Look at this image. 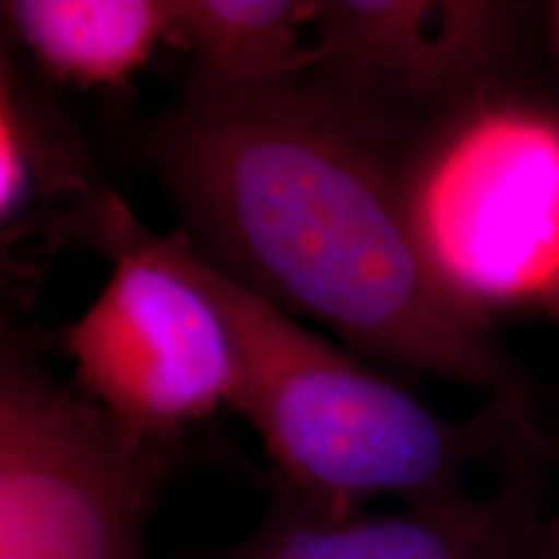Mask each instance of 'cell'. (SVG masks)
Here are the masks:
<instances>
[{"mask_svg": "<svg viewBox=\"0 0 559 559\" xmlns=\"http://www.w3.org/2000/svg\"><path fill=\"white\" fill-rule=\"evenodd\" d=\"M547 461L500 477L487 495H461L391 513L319 506L280 487L239 542L179 559H521L547 513Z\"/></svg>", "mask_w": 559, "mask_h": 559, "instance_id": "cell-7", "label": "cell"}, {"mask_svg": "<svg viewBox=\"0 0 559 559\" xmlns=\"http://www.w3.org/2000/svg\"><path fill=\"white\" fill-rule=\"evenodd\" d=\"M164 449L0 340V559H145Z\"/></svg>", "mask_w": 559, "mask_h": 559, "instance_id": "cell-5", "label": "cell"}, {"mask_svg": "<svg viewBox=\"0 0 559 559\" xmlns=\"http://www.w3.org/2000/svg\"><path fill=\"white\" fill-rule=\"evenodd\" d=\"M521 32L500 0H313L304 73L412 135L498 91Z\"/></svg>", "mask_w": 559, "mask_h": 559, "instance_id": "cell-6", "label": "cell"}, {"mask_svg": "<svg viewBox=\"0 0 559 559\" xmlns=\"http://www.w3.org/2000/svg\"><path fill=\"white\" fill-rule=\"evenodd\" d=\"M409 218L474 309L559 311V115L492 91L412 132Z\"/></svg>", "mask_w": 559, "mask_h": 559, "instance_id": "cell-3", "label": "cell"}, {"mask_svg": "<svg viewBox=\"0 0 559 559\" xmlns=\"http://www.w3.org/2000/svg\"><path fill=\"white\" fill-rule=\"evenodd\" d=\"M153 239L218 306L239 362L234 409L247 417L290 492L330 508H366L379 498L428 506L469 492L474 464L498 466L502 477L547 459L542 428L489 404L469 419L438 415L185 241Z\"/></svg>", "mask_w": 559, "mask_h": 559, "instance_id": "cell-2", "label": "cell"}, {"mask_svg": "<svg viewBox=\"0 0 559 559\" xmlns=\"http://www.w3.org/2000/svg\"><path fill=\"white\" fill-rule=\"evenodd\" d=\"M26 185V158L13 122L9 96L0 83V218L11 213Z\"/></svg>", "mask_w": 559, "mask_h": 559, "instance_id": "cell-10", "label": "cell"}, {"mask_svg": "<svg viewBox=\"0 0 559 559\" xmlns=\"http://www.w3.org/2000/svg\"><path fill=\"white\" fill-rule=\"evenodd\" d=\"M555 32H557V41H559V5H555Z\"/></svg>", "mask_w": 559, "mask_h": 559, "instance_id": "cell-12", "label": "cell"}, {"mask_svg": "<svg viewBox=\"0 0 559 559\" xmlns=\"http://www.w3.org/2000/svg\"><path fill=\"white\" fill-rule=\"evenodd\" d=\"M409 132L300 75L241 104L181 99L151 158L187 247L362 355L487 396L539 428L534 389L492 319L432 267L402 192Z\"/></svg>", "mask_w": 559, "mask_h": 559, "instance_id": "cell-1", "label": "cell"}, {"mask_svg": "<svg viewBox=\"0 0 559 559\" xmlns=\"http://www.w3.org/2000/svg\"><path fill=\"white\" fill-rule=\"evenodd\" d=\"M313 0H171V37L190 52L185 99L241 104L304 75Z\"/></svg>", "mask_w": 559, "mask_h": 559, "instance_id": "cell-8", "label": "cell"}, {"mask_svg": "<svg viewBox=\"0 0 559 559\" xmlns=\"http://www.w3.org/2000/svg\"><path fill=\"white\" fill-rule=\"evenodd\" d=\"M0 19L50 73L79 86L128 81L171 37V0H9Z\"/></svg>", "mask_w": 559, "mask_h": 559, "instance_id": "cell-9", "label": "cell"}, {"mask_svg": "<svg viewBox=\"0 0 559 559\" xmlns=\"http://www.w3.org/2000/svg\"><path fill=\"white\" fill-rule=\"evenodd\" d=\"M521 559H559V513H544Z\"/></svg>", "mask_w": 559, "mask_h": 559, "instance_id": "cell-11", "label": "cell"}, {"mask_svg": "<svg viewBox=\"0 0 559 559\" xmlns=\"http://www.w3.org/2000/svg\"><path fill=\"white\" fill-rule=\"evenodd\" d=\"M91 236L111 270L68 326L79 391L138 443L166 449L221 409H234L239 362L218 306L166 260L153 230L115 194L91 210Z\"/></svg>", "mask_w": 559, "mask_h": 559, "instance_id": "cell-4", "label": "cell"}]
</instances>
